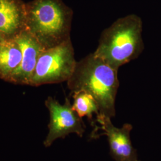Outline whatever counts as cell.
<instances>
[{"instance_id": "cell-8", "label": "cell", "mask_w": 161, "mask_h": 161, "mask_svg": "<svg viewBox=\"0 0 161 161\" xmlns=\"http://www.w3.org/2000/svg\"><path fill=\"white\" fill-rule=\"evenodd\" d=\"M26 3L22 0H0V36L14 40L25 30Z\"/></svg>"}, {"instance_id": "cell-7", "label": "cell", "mask_w": 161, "mask_h": 161, "mask_svg": "<svg viewBox=\"0 0 161 161\" xmlns=\"http://www.w3.org/2000/svg\"><path fill=\"white\" fill-rule=\"evenodd\" d=\"M14 40L21 48L22 60L7 82L29 86L38 58L44 49L26 30L17 35Z\"/></svg>"}, {"instance_id": "cell-12", "label": "cell", "mask_w": 161, "mask_h": 161, "mask_svg": "<svg viewBox=\"0 0 161 161\" xmlns=\"http://www.w3.org/2000/svg\"><path fill=\"white\" fill-rule=\"evenodd\" d=\"M138 161V160H137H137H136V161Z\"/></svg>"}, {"instance_id": "cell-4", "label": "cell", "mask_w": 161, "mask_h": 161, "mask_svg": "<svg viewBox=\"0 0 161 161\" xmlns=\"http://www.w3.org/2000/svg\"><path fill=\"white\" fill-rule=\"evenodd\" d=\"M76 62L71 39L58 46L44 50L38 58L29 86H38L67 82Z\"/></svg>"}, {"instance_id": "cell-6", "label": "cell", "mask_w": 161, "mask_h": 161, "mask_svg": "<svg viewBox=\"0 0 161 161\" xmlns=\"http://www.w3.org/2000/svg\"><path fill=\"white\" fill-rule=\"evenodd\" d=\"M96 122L100 126L94 125L91 138L106 136L109 144L110 154L115 161H134L137 159L136 150L132 146L130 133L132 125L124 124L118 128L113 125L111 118L102 114L97 115Z\"/></svg>"}, {"instance_id": "cell-11", "label": "cell", "mask_w": 161, "mask_h": 161, "mask_svg": "<svg viewBox=\"0 0 161 161\" xmlns=\"http://www.w3.org/2000/svg\"><path fill=\"white\" fill-rule=\"evenodd\" d=\"M4 40L3 38H1V37L0 36V44H1V42H3Z\"/></svg>"}, {"instance_id": "cell-2", "label": "cell", "mask_w": 161, "mask_h": 161, "mask_svg": "<svg viewBox=\"0 0 161 161\" xmlns=\"http://www.w3.org/2000/svg\"><path fill=\"white\" fill-rule=\"evenodd\" d=\"M73 10L62 0H33L26 3L25 30L44 50L70 38Z\"/></svg>"}, {"instance_id": "cell-3", "label": "cell", "mask_w": 161, "mask_h": 161, "mask_svg": "<svg viewBox=\"0 0 161 161\" xmlns=\"http://www.w3.org/2000/svg\"><path fill=\"white\" fill-rule=\"evenodd\" d=\"M143 22L136 14L118 19L100 35L94 54L118 71L122 66L138 58L144 50Z\"/></svg>"}, {"instance_id": "cell-1", "label": "cell", "mask_w": 161, "mask_h": 161, "mask_svg": "<svg viewBox=\"0 0 161 161\" xmlns=\"http://www.w3.org/2000/svg\"><path fill=\"white\" fill-rule=\"evenodd\" d=\"M67 84L72 93L84 91L90 94L97 103L99 114L111 119L115 117L116 97L119 86L118 71L94 53L76 62Z\"/></svg>"}, {"instance_id": "cell-10", "label": "cell", "mask_w": 161, "mask_h": 161, "mask_svg": "<svg viewBox=\"0 0 161 161\" xmlns=\"http://www.w3.org/2000/svg\"><path fill=\"white\" fill-rule=\"evenodd\" d=\"M72 94L74 98L72 108L80 118L86 116L90 121H92L94 114H99L97 103L90 94L79 91L73 92Z\"/></svg>"}, {"instance_id": "cell-5", "label": "cell", "mask_w": 161, "mask_h": 161, "mask_svg": "<svg viewBox=\"0 0 161 161\" xmlns=\"http://www.w3.org/2000/svg\"><path fill=\"white\" fill-rule=\"evenodd\" d=\"M45 105L50 113L48 132L44 141V145L48 147L58 138H64L70 134L75 133L82 137L85 125L80 118L72 108L68 98L62 104L52 97H48Z\"/></svg>"}, {"instance_id": "cell-9", "label": "cell", "mask_w": 161, "mask_h": 161, "mask_svg": "<svg viewBox=\"0 0 161 161\" xmlns=\"http://www.w3.org/2000/svg\"><path fill=\"white\" fill-rule=\"evenodd\" d=\"M22 51L16 41L4 40L0 44V79L7 81L22 60Z\"/></svg>"}]
</instances>
